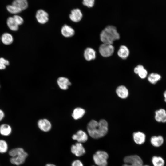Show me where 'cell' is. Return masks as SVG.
<instances>
[{
    "instance_id": "1",
    "label": "cell",
    "mask_w": 166,
    "mask_h": 166,
    "mask_svg": "<svg viewBox=\"0 0 166 166\" xmlns=\"http://www.w3.org/2000/svg\"><path fill=\"white\" fill-rule=\"evenodd\" d=\"M108 127V123L104 119H101L99 122L93 120L88 124L87 130L91 137L98 139L104 137L107 134Z\"/></svg>"
},
{
    "instance_id": "2",
    "label": "cell",
    "mask_w": 166,
    "mask_h": 166,
    "mask_svg": "<svg viewBox=\"0 0 166 166\" xmlns=\"http://www.w3.org/2000/svg\"><path fill=\"white\" fill-rule=\"evenodd\" d=\"M120 38V35L115 27L108 26L105 28L100 34V39L103 43L113 44V42Z\"/></svg>"
},
{
    "instance_id": "3",
    "label": "cell",
    "mask_w": 166,
    "mask_h": 166,
    "mask_svg": "<svg viewBox=\"0 0 166 166\" xmlns=\"http://www.w3.org/2000/svg\"><path fill=\"white\" fill-rule=\"evenodd\" d=\"M108 154L103 151H98L93 155V160L95 164L98 166H107Z\"/></svg>"
},
{
    "instance_id": "4",
    "label": "cell",
    "mask_w": 166,
    "mask_h": 166,
    "mask_svg": "<svg viewBox=\"0 0 166 166\" xmlns=\"http://www.w3.org/2000/svg\"><path fill=\"white\" fill-rule=\"evenodd\" d=\"M125 164L122 166H142L143 161L137 155H132L125 157L124 159Z\"/></svg>"
},
{
    "instance_id": "5",
    "label": "cell",
    "mask_w": 166,
    "mask_h": 166,
    "mask_svg": "<svg viewBox=\"0 0 166 166\" xmlns=\"http://www.w3.org/2000/svg\"><path fill=\"white\" fill-rule=\"evenodd\" d=\"M99 50L102 56L108 57L113 55L114 51V48L112 44L103 43L99 46Z\"/></svg>"
},
{
    "instance_id": "6",
    "label": "cell",
    "mask_w": 166,
    "mask_h": 166,
    "mask_svg": "<svg viewBox=\"0 0 166 166\" xmlns=\"http://www.w3.org/2000/svg\"><path fill=\"white\" fill-rule=\"evenodd\" d=\"M36 18L38 22L41 24L46 23L49 20L48 13L42 9L39 10L37 11Z\"/></svg>"
},
{
    "instance_id": "7",
    "label": "cell",
    "mask_w": 166,
    "mask_h": 166,
    "mask_svg": "<svg viewBox=\"0 0 166 166\" xmlns=\"http://www.w3.org/2000/svg\"><path fill=\"white\" fill-rule=\"evenodd\" d=\"M71 152L76 156H80L85 153V151L81 143L77 142L72 146Z\"/></svg>"
},
{
    "instance_id": "8",
    "label": "cell",
    "mask_w": 166,
    "mask_h": 166,
    "mask_svg": "<svg viewBox=\"0 0 166 166\" xmlns=\"http://www.w3.org/2000/svg\"><path fill=\"white\" fill-rule=\"evenodd\" d=\"M72 138L78 142L81 143L86 142L88 140V137L87 135L84 131L80 130L73 135Z\"/></svg>"
},
{
    "instance_id": "9",
    "label": "cell",
    "mask_w": 166,
    "mask_h": 166,
    "mask_svg": "<svg viewBox=\"0 0 166 166\" xmlns=\"http://www.w3.org/2000/svg\"><path fill=\"white\" fill-rule=\"evenodd\" d=\"M83 15L81 10L79 9H73L69 14L70 19L75 22H78L81 20Z\"/></svg>"
},
{
    "instance_id": "10",
    "label": "cell",
    "mask_w": 166,
    "mask_h": 166,
    "mask_svg": "<svg viewBox=\"0 0 166 166\" xmlns=\"http://www.w3.org/2000/svg\"><path fill=\"white\" fill-rule=\"evenodd\" d=\"M38 125L40 130L45 132L49 131L51 128L50 122L45 119L39 120L38 122Z\"/></svg>"
},
{
    "instance_id": "11",
    "label": "cell",
    "mask_w": 166,
    "mask_h": 166,
    "mask_svg": "<svg viewBox=\"0 0 166 166\" xmlns=\"http://www.w3.org/2000/svg\"><path fill=\"white\" fill-rule=\"evenodd\" d=\"M61 32L62 35L66 38L71 37L75 34L74 30L71 27L67 25H65L62 26L61 29Z\"/></svg>"
},
{
    "instance_id": "12",
    "label": "cell",
    "mask_w": 166,
    "mask_h": 166,
    "mask_svg": "<svg viewBox=\"0 0 166 166\" xmlns=\"http://www.w3.org/2000/svg\"><path fill=\"white\" fill-rule=\"evenodd\" d=\"M155 119L158 122H166V111L163 109H161L155 112Z\"/></svg>"
},
{
    "instance_id": "13",
    "label": "cell",
    "mask_w": 166,
    "mask_h": 166,
    "mask_svg": "<svg viewBox=\"0 0 166 166\" xmlns=\"http://www.w3.org/2000/svg\"><path fill=\"white\" fill-rule=\"evenodd\" d=\"M57 83L59 87L62 89H67L71 84L69 79L64 77H60L57 80Z\"/></svg>"
},
{
    "instance_id": "14",
    "label": "cell",
    "mask_w": 166,
    "mask_h": 166,
    "mask_svg": "<svg viewBox=\"0 0 166 166\" xmlns=\"http://www.w3.org/2000/svg\"><path fill=\"white\" fill-rule=\"evenodd\" d=\"M84 56L85 59L88 61L94 60L96 57V51L91 48H87L84 51Z\"/></svg>"
},
{
    "instance_id": "15",
    "label": "cell",
    "mask_w": 166,
    "mask_h": 166,
    "mask_svg": "<svg viewBox=\"0 0 166 166\" xmlns=\"http://www.w3.org/2000/svg\"><path fill=\"white\" fill-rule=\"evenodd\" d=\"M133 138L135 142L138 144H141L144 143L146 139L145 134L140 132H135L133 134Z\"/></svg>"
},
{
    "instance_id": "16",
    "label": "cell",
    "mask_w": 166,
    "mask_h": 166,
    "mask_svg": "<svg viewBox=\"0 0 166 166\" xmlns=\"http://www.w3.org/2000/svg\"><path fill=\"white\" fill-rule=\"evenodd\" d=\"M116 93L118 96L121 98L125 99L128 95V91L126 87L123 85H121L117 87Z\"/></svg>"
},
{
    "instance_id": "17",
    "label": "cell",
    "mask_w": 166,
    "mask_h": 166,
    "mask_svg": "<svg viewBox=\"0 0 166 166\" xmlns=\"http://www.w3.org/2000/svg\"><path fill=\"white\" fill-rule=\"evenodd\" d=\"M134 73L138 74L139 77L141 79H144L147 76V71L142 65H138L134 68Z\"/></svg>"
},
{
    "instance_id": "18",
    "label": "cell",
    "mask_w": 166,
    "mask_h": 166,
    "mask_svg": "<svg viewBox=\"0 0 166 166\" xmlns=\"http://www.w3.org/2000/svg\"><path fill=\"white\" fill-rule=\"evenodd\" d=\"M150 142L153 146L158 147L161 146L163 144L164 139L163 137L160 135L153 136L151 138Z\"/></svg>"
},
{
    "instance_id": "19",
    "label": "cell",
    "mask_w": 166,
    "mask_h": 166,
    "mask_svg": "<svg viewBox=\"0 0 166 166\" xmlns=\"http://www.w3.org/2000/svg\"><path fill=\"white\" fill-rule=\"evenodd\" d=\"M12 128L7 124H3L0 125V134L4 136H8L11 133Z\"/></svg>"
},
{
    "instance_id": "20",
    "label": "cell",
    "mask_w": 166,
    "mask_h": 166,
    "mask_svg": "<svg viewBox=\"0 0 166 166\" xmlns=\"http://www.w3.org/2000/svg\"><path fill=\"white\" fill-rule=\"evenodd\" d=\"M28 155H21L11 157L10 162L13 164L19 165L23 164L25 162Z\"/></svg>"
},
{
    "instance_id": "21",
    "label": "cell",
    "mask_w": 166,
    "mask_h": 166,
    "mask_svg": "<svg viewBox=\"0 0 166 166\" xmlns=\"http://www.w3.org/2000/svg\"><path fill=\"white\" fill-rule=\"evenodd\" d=\"M129 51L128 48L126 46L122 45L120 46L117 52L118 56L123 59L127 58L128 56Z\"/></svg>"
},
{
    "instance_id": "22",
    "label": "cell",
    "mask_w": 166,
    "mask_h": 166,
    "mask_svg": "<svg viewBox=\"0 0 166 166\" xmlns=\"http://www.w3.org/2000/svg\"><path fill=\"white\" fill-rule=\"evenodd\" d=\"M9 154L11 157L21 155H28L27 153L24 150L21 148H17L11 150L9 152Z\"/></svg>"
},
{
    "instance_id": "23",
    "label": "cell",
    "mask_w": 166,
    "mask_h": 166,
    "mask_svg": "<svg viewBox=\"0 0 166 166\" xmlns=\"http://www.w3.org/2000/svg\"><path fill=\"white\" fill-rule=\"evenodd\" d=\"M1 40L3 44L5 45H9L12 43L13 38L12 35L8 33H4L1 37Z\"/></svg>"
},
{
    "instance_id": "24",
    "label": "cell",
    "mask_w": 166,
    "mask_h": 166,
    "mask_svg": "<svg viewBox=\"0 0 166 166\" xmlns=\"http://www.w3.org/2000/svg\"><path fill=\"white\" fill-rule=\"evenodd\" d=\"M12 5L18 7L22 11L26 9L28 6L27 0H14Z\"/></svg>"
},
{
    "instance_id": "25",
    "label": "cell",
    "mask_w": 166,
    "mask_h": 166,
    "mask_svg": "<svg viewBox=\"0 0 166 166\" xmlns=\"http://www.w3.org/2000/svg\"><path fill=\"white\" fill-rule=\"evenodd\" d=\"M85 113V110L81 108L77 107L75 109L72 114V116L75 120L79 119L83 117Z\"/></svg>"
},
{
    "instance_id": "26",
    "label": "cell",
    "mask_w": 166,
    "mask_h": 166,
    "mask_svg": "<svg viewBox=\"0 0 166 166\" xmlns=\"http://www.w3.org/2000/svg\"><path fill=\"white\" fill-rule=\"evenodd\" d=\"M152 162L153 166H164L165 161L161 157L154 156L152 159Z\"/></svg>"
},
{
    "instance_id": "27",
    "label": "cell",
    "mask_w": 166,
    "mask_h": 166,
    "mask_svg": "<svg viewBox=\"0 0 166 166\" xmlns=\"http://www.w3.org/2000/svg\"><path fill=\"white\" fill-rule=\"evenodd\" d=\"M7 24L9 29L12 31H17L18 26L15 21L13 17H9L7 20Z\"/></svg>"
},
{
    "instance_id": "28",
    "label": "cell",
    "mask_w": 166,
    "mask_h": 166,
    "mask_svg": "<svg viewBox=\"0 0 166 166\" xmlns=\"http://www.w3.org/2000/svg\"><path fill=\"white\" fill-rule=\"evenodd\" d=\"M161 78V76L159 74L152 73L148 76V80L150 83L153 84H156Z\"/></svg>"
},
{
    "instance_id": "29",
    "label": "cell",
    "mask_w": 166,
    "mask_h": 166,
    "mask_svg": "<svg viewBox=\"0 0 166 166\" xmlns=\"http://www.w3.org/2000/svg\"><path fill=\"white\" fill-rule=\"evenodd\" d=\"M6 9L10 13L12 14H17L22 11L20 9L13 5H8Z\"/></svg>"
},
{
    "instance_id": "30",
    "label": "cell",
    "mask_w": 166,
    "mask_h": 166,
    "mask_svg": "<svg viewBox=\"0 0 166 166\" xmlns=\"http://www.w3.org/2000/svg\"><path fill=\"white\" fill-rule=\"evenodd\" d=\"M8 149V145L6 142L3 140H0V153L6 152Z\"/></svg>"
},
{
    "instance_id": "31",
    "label": "cell",
    "mask_w": 166,
    "mask_h": 166,
    "mask_svg": "<svg viewBox=\"0 0 166 166\" xmlns=\"http://www.w3.org/2000/svg\"><path fill=\"white\" fill-rule=\"evenodd\" d=\"M9 64V61L3 57L0 58V69H5Z\"/></svg>"
},
{
    "instance_id": "32",
    "label": "cell",
    "mask_w": 166,
    "mask_h": 166,
    "mask_svg": "<svg viewBox=\"0 0 166 166\" xmlns=\"http://www.w3.org/2000/svg\"><path fill=\"white\" fill-rule=\"evenodd\" d=\"M95 0H83V4L87 7L91 8L93 7L94 4Z\"/></svg>"
},
{
    "instance_id": "33",
    "label": "cell",
    "mask_w": 166,
    "mask_h": 166,
    "mask_svg": "<svg viewBox=\"0 0 166 166\" xmlns=\"http://www.w3.org/2000/svg\"><path fill=\"white\" fill-rule=\"evenodd\" d=\"M13 18L18 26L22 25L24 22L23 18L19 15H14L13 16Z\"/></svg>"
},
{
    "instance_id": "34",
    "label": "cell",
    "mask_w": 166,
    "mask_h": 166,
    "mask_svg": "<svg viewBox=\"0 0 166 166\" xmlns=\"http://www.w3.org/2000/svg\"><path fill=\"white\" fill-rule=\"evenodd\" d=\"M72 166H83V165L80 160H76L72 163Z\"/></svg>"
},
{
    "instance_id": "35",
    "label": "cell",
    "mask_w": 166,
    "mask_h": 166,
    "mask_svg": "<svg viewBox=\"0 0 166 166\" xmlns=\"http://www.w3.org/2000/svg\"><path fill=\"white\" fill-rule=\"evenodd\" d=\"M5 114L3 111L0 109V121H2L4 118Z\"/></svg>"
},
{
    "instance_id": "36",
    "label": "cell",
    "mask_w": 166,
    "mask_h": 166,
    "mask_svg": "<svg viewBox=\"0 0 166 166\" xmlns=\"http://www.w3.org/2000/svg\"><path fill=\"white\" fill-rule=\"evenodd\" d=\"M164 101L166 102V90L164 93Z\"/></svg>"
},
{
    "instance_id": "37",
    "label": "cell",
    "mask_w": 166,
    "mask_h": 166,
    "mask_svg": "<svg viewBox=\"0 0 166 166\" xmlns=\"http://www.w3.org/2000/svg\"><path fill=\"white\" fill-rule=\"evenodd\" d=\"M45 166H56L55 165L51 164H47Z\"/></svg>"
},
{
    "instance_id": "38",
    "label": "cell",
    "mask_w": 166,
    "mask_h": 166,
    "mask_svg": "<svg viewBox=\"0 0 166 166\" xmlns=\"http://www.w3.org/2000/svg\"><path fill=\"white\" fill-rule=\"evenodd\" d=\"M142 166H150L148 165H143Z\"/></svg>"
},
{
    "instance_id": "39",
    "label": "cell",
    "mask_w": 166,
    "mask_h": 166,
    "mask_svg": "<svg viewBox=\"0 0 166 166\" xmlns=\"http://www.w3.org/2000/svg\"></svg>"
},
{
    "instance_id": "40",
    "label": "cell",
    "mask_w": 166,
    "mask_h": 166,
    "mask_svg": "<svg viewBox=\"0 0 166 166\" xmlns=\"http://www.w3.org/2000/svg\"></svg>"
}]
</instances>
